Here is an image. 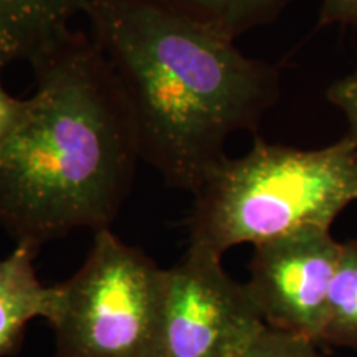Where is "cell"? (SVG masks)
<instances>
[{"label": "cell", "instance_id": "cell-1", "mask_svg": "<svg viewBox=\"0 0 357 357\" xmlns=\"http://www.w3.org/2000/svg\"><path fill=\"white\" fill-rule=\"evenodd\" d=\"M84 17L131 106L141 159L167 185L195 194L231 134L257 131L280 100L276 66L151 0H93Z\"/></svg>", "mask_w": 357, "mask_h": 357}, {"label": "cell", "instance_id": "cell-2", "mask_svg": "<svg viewBox=\"0 0 357 357\" xmlns=\"http://www.w3.org/2000/svg\"><path fill=\"white\" fill-rule=\"evenodd\" d=\"M30 65V114L0 144V225L38 250L109 229L141 155L131 106L91 35L71 30Z\"/></svg>", "mask_w": 357, "mask_h": 357}, {"label": "cell", "instance_id": "cell-3", "mask_svg": "<svg viewBox=\"0 0 357 357\" xmlns=\"http://www.w3.org/2000/svg\"><path fill=\"white\" fill-rule=\"evenodd\" d=\"M194 197L190 245L218 257L296 230L331 229L357 202V144L347 134L319 149L257 137L242 158L222 159Z\"/></svg>", "mask_w": 357, "mask_h": 357}, {"label": "cell", "instance_id": "cell-4", "mask_svg": "<svg viewBox=\"0 0 357 357\" xmlns=\"http://www.w3.org/2000/svg\"><path fill=\"white\" fill-rule=\"evenodd\" d=\"M166 270L111 229L95 231L83 266L63 283L48 323L58 357H160Z\"/></svg>", "mask_w": 357, "mask_h": 357}, {"label": "cell", "instance_id": "cell-5", "mask_svg": "<svg viewBox=\"0 0 357 357\" xmlns=\"http://www.w3.org/2000/svg\"><path fill=\"white\" fill-rule=\"evenodd\" d=\"M265 326L247 284L197 245L164 278L160 357H235Z\"/></svg>", "mask_w": 357, "mask_h": 357}, {"label": "cell", "instance_id": "cell-6", "mask_svg": "<svg viewBox=\"0 0 357 357\" xmlns=\"http://www.w3.org/2000/svg\"><path fill=\"white\" fill-rule=\"evenodd\" d=\"M341 248L318 227L255 245L245 284L266 326L321 344Z\"/></svg>", "mask_w": 357, "mask_h": 357}, {"label": "cell", "instance_id": "cell-7", "mask_svg": "<svg viewBox=\"0 0 357 357\" xmlns=\"http://www.w3.org/2000/svg\"><path fill=\"white\" fill-rule=\"evenodd\" d=\"M93 0H0V70L50 50Z\"/></svg>", "mask_w": 357, "mask_h": 357}, {"label": "cell", "instance_id": "cell-8", "mask_svg": "<svg viewBox=\"0 0 357 357\" xmlns=\"http://www.w3.org/2000/svg\"><path fill=\"white\" fill-rule=\"evenodd\" d=\"M37 248L17 243L10 255L0 260V357L19 349L25 326L35 318L50 319L58 289L38 280L33 260Z\"/></svg>", "mask_w": 357, "mask_h": 357}, {"label": "cell", "instance_id": "cell-9", "mask_svg": "<svg viewBox=\"0 0 357 357\" xmlns=\"http://www.w3.org/2000/svg\"><path fill=\"white\" fill-rule=\"evenodd\" d=\"M174 13L234 40L258 26L273 24L294 0H151Z\"/></svg>", "mask_w": 357, "mask_h": 357}, {"label": "cell", "instance_id": "cell-10", "mask_svg": "<svg viewBox=\"0 0 357 357\" xmlns=\"http://www.w3.org/2000/svg\"><path fill=\"white\" fill-rule=\"evenodd\" d=\"M323 342L357 349V240L342 243L329 288Z\"/></svg>", "mask_w": 357, "mask_h": 357}, {"label": "cell", "instance_id": "cell-11", "mask_svg": "<svg viewBox=\"0 0 357 357\" xmlns=\"http://www.w3.org/2000/svg\"><path fill=\"white\" fill-rule=\"evenodd\" d=\"M235 357H323V354L310 339L265 324Z\"/></svg>", "mask_w": 357, "mask_h": 357}, {"label": "cell", "instance_id": "cell-12", "mask_svg": "<svg viewBox=\"0 0 357 357\" xmlns=\"http://www.w3.org/2000/svg\"><path fill=\"white\" fill-rule=\"evenodd\" d=\"M328 100L344 114L349 132L347 136L357 144V63L351 73L339 78L328 88Z\"/></svg>", "mask_w": 357, "mask_h": 357}, {"label": "cell", "instance_id": "cell-13", "mask_svg": "<svg viewBox=\"0 0 357 357\" xmlns=\"http://www.w3.org/2000/svg\"><path fill=\"white\" fill-rule=\"evenodd\" d=\"M30 108H32L30 98L20 100L3 88L2 70H0V144H3L25 123Z\"/></svg>", "mask_w": 357, "mask_h": 357}, {"label": "cell", "instance_id": "cell-14", "mask_svg": "<svg viewBox=\"0 0 357 357\" xmlns=\"http://www.w3.org/2000/svg\"><path fill=\"white\" fill-rule=\"evenodd\" d=\"M319 25H349L357 29V0H321Z\"/></svg>", "mask_w": 357, "mask_h": 357}]
</instances>
